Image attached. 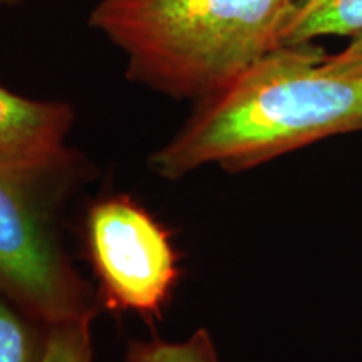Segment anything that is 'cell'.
<instances>
[{
	"label": "cell",
	"instance_id": "cell-1",
	"mask_svg": "<svg viewBox=\"0 0 362 362\" xmlns=\"http://www.w3.org/2000/svg\"><path fill=\"white\" fill-rule=\"evenodd\" d=\"M325 57L312 42L265 54L194 101L183 126L149 158V168L165 180L208 165L238 173L362 131V76L330 71Z\"/></svg>",
	"mask_w": 362,
	"mask_h": 362
},
{
	"label": "cell",
	"instance_id": "cell-2",
	"mask_svg": "<svg viewBox=\"0 0 362 362\" xmlns=\"http://www.w3.org/2000/svg\"><path fill=\"white\" fill-rule=\"evenodd\" d=\"M297 0H99L88 24L136 84L175 99L220 89L284 44Z\"/></svg>",
	"mask_w": 362,
	"mask_h": 362
},
{
	"label": "cell",
	"instance_id": "cell-3",
	"mask_svg": "<svg viewBox=\"0 0 362 362\" xmlns=\"http://www.w3.org/2000/svg\"><path fill=\"white\" fill-rule=\"evenodd\" d=\"M86 171L72 149L40 165L0 163V297L44 325L93 320L98 310L61 230L62 206Z\"/></svg>",
	"mask_w": 362,
	"mask_h": 362
},
{
	"label": "cell",
	"instance_id": "cell-4",
	"mask_svg": "<svg viewBox=\"0 0 362 362\" xmlns=\"http://www.w3.org/2000/svg\"><path fill=\"white\" fill-rule=\"evenodd\" d=\"M83 242L99 304L160 319L181 275L170 230L129 194H107L86 211Z\"/></svg>",
	"mask_w": 362,
	"mask_h": 362
},
{
	"label": "cell",
	"instance_id": "cell-5",
	"mask_svg": "<svg viewBox=\"0 0 362 362\" xmlns=\"http://www.w3.org/2000/svg\"><path fill=\"white\" fill-rule=\"evenodd\" d=\"M76 112L62 101L24 98L0 86V163L40 165L67 151Z\"/></svg>",
	"mask_w": 362,
	"mask_h": 362
},
{
	"label": "cell",
	"instance_id": "cell-6",
	"mask_svg": "<svg viewBox=\"0 0 362 362\" xmlns=\"http://www.w3.org/2000/svg\"><path fill=\"white\" fill-rule=\"evenodd\" d=\"M362 34V0H297L284 30L282 45L314 42L319 37Z\"/></svg>",
	"mask_w": 362,
	"mask_h": 362
},
{
	"label": "cell",
	"instance_id": "cell-7",
	"mask_svg": "<svg viewBox=\"0 0 362 362\" xmlns=\"http://www.w3.org/2000/svg\"><path fill=\"white\" fill-rule=\"evenodd\" d=\"M45 330L47 325L0 297V362H40Z\"/></svg>",
	"mask_w": 362,
	"mask_h": 362
},
{
	"label": "cell",
	"instance_id": "cell-8",
	"mask_svg": "<svg viewBox=\"0 0 362 362\" xmlns=\"http://www.w3.org/2000/svg\"><path fill=\"white\" fill-rule=\"evenodd\" d=\"M126 362H220L215 342L206 329H198L185 341H131L126 349Z\"/></svg>",
	"mask_w": 362,
	"mask_h": 362
},
{
	"label": "cell",
	"instance_id": "cell-9",
	"mask_svg": "<svg viewBox=\"0 0 362 362\" xmlns=\"http://www.w3.org/2000/svg\"><path fill=\"white\" fill-rule=\"evenodd\" d=\"M90 319L47 325L40 362H94Z\"/></svg>",
	"mask_w": 362,
	"mask_h": 362
},
{
	"label": "cell",
	"instance_id": "cell-10",
	"mask_svg": "<svg viewBox=\"0 0 362 362\" xmlns=\"http://www.w3.org/2000/svg\"><path fill=\"white\" fill-rule=\"evenodd\" d=\"M325 66L339 74L362 76V34L351 39L347 47L341 52L327 54Z\"/></svg>",
	"mask_w": 362,
	"mask_h": 362
},
{
	"label": "cell",
	"instance_id": "cell-11",
	"mask_svg": "<svg viewBox=\"0 0 362 362\" xmlns=\"http://www.w3.org/2000/svg\"><path fill=\"white\" fill-rule=\"evenodd\" d=\"M24 2V0H0V7L2 6H16V4Z\"/></svg>",
	"mask_w": 362,
	"mask_h": 362
}]
</instances>
